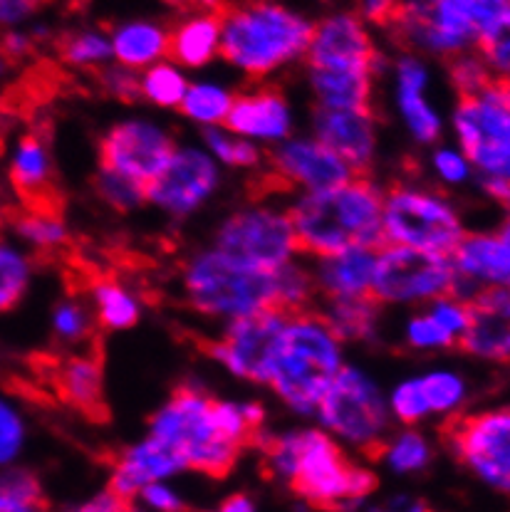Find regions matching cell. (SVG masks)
Masks as SVG:
<instances>
[{"label":"cell","mask_w":510,"mask_h":512,"mask_svg":"<svg viewBox=\"0 0 510 512\" xmlns=\"http://www.w3.org/2000/svg\"><path fill=\"white\" fill-rule=\"evenodd\" d=\"M263 421L260 404H228L194 386H179L154 414L149 436L166 443L186 468L226 478L243 448L263 441Z\"/></svg>","instance_id":"1"},{"label":"cell","mask_w":510,"mask_h":512,"mask_svg":"<svg viewBox=\"0 0 510 512\" xmlns=\"http://www.w3.org/2000/svg\"><path fill=\"white\" fill-rule=\"evenodd\" d=\"M263 448L265 470L273 478L320 510H350L362 503L377 485L369 470L355 466L325 431L307 428L283 436H270L258 443Z\"/></svg>","instance_id":"2"},{"label":"cell","mask_w":510,"mask_h":512,"mask_svg":"<svg viewBox=\"0 0 510 512\" xmlns=\"http://www.w3.org/2000/svg\"><path fill=\"white\" fill-rule=\"evenodd\" d=\"M382 196L362 176L327 191H307L288 213L298 250L315 258H330L355 248H384Z\"/></svg>","instance_id":"3"},{"label":"cell","mask_w":510,"mask_h":512,"mask_svg":"<svg viewBox=\"0 0 510 512\" xmlns=\"http://www.w3.org/2000/svg\"><path fill=\"white\" fill-rule=\"evenodd\" d=\"M221 55L253 80L268 77L280 67L305 57L312 23L278 0H248L223 5Z\"/></svg>","instance_id":"4"},{"label":"cell","mask_w":510,"mask_h":512,"mask_svg":"<svg viewBox=\"0 0 510 512\" xmlns=\"http://www.w3.org/2000/svg\"><path fill=\"white\" fill-rule=\"evenodd\" d=\"M342 367V339L320 312L307 310L285 322L268 386L298 414H315Z\"/></svg>","instance_id":"5"},{"label":"cell","mask_w":510,"mask_h":512,"mask_svg":"<svg viewBox=\"0 0 510 512\" xmlns=\"http://www.w3.org/2000/svg\"><path fill=\"white\" fill-rule=\"evenodd\" d=\"M189 305L208 317H241L275 310V270H258L228 258L221 250H204L184 268Z\"/></svg>","instance_id":"6"},{"label":"cell","mask_w":510,"mask_h":512,"mask_svg":"<svg viewBox=\"0 0 510 512\" xmlns=\"http://www.w3.org/2000/svg\"><path fill=\"white\" fill-rule=\"evenodd\" d=\"M382 233L387 245L451 255L466 235L456 208L439 193L394 186L382 196Z\"/></svg>","instance_id":"7"},{"label":"cell","mask_w":510,"mask_h":512,"mask_svg":"<svg viewBox=\"0 0 510 512\" xmlns=\"http://www.w3.org/2000/svg\"><path fill=\"white\" fill-rule=\"evenodd\" d=\"M322 426L364 456L379 458L389 428V406L379 386L355 367H342L340 374L317 404Z\"/></svg>","instance_id":"8"},{"label":"cell","mask_w":510,"mask_h":512,"mask_svg":"<svg viewBox=\"0 0 510 512\" xmlns=\"http://www.w3.org/2000/svg\"><path fill=\"white\" fill-rule=\"evenodd\" d=\"M456 134L463 159L483 176L510 174V92L508 80H493L478 94L461 97L456 107Z\"/></svg>","instance_id":"9"},{"label":"cell","mask_w":510,"mask_h":512,"mask_svg":"<svg viewBox=\"0 0 510 512\" xmlns=\"http://www.w3.org/2000/svg\"><path fill=\"white\" fill-rule=\"evenodd\" d=\"M456 270L449 255L384 245L377 250L372 297L379 305H409L454 297Z\"/></svg>","instance_id":"10"},{"label":"cell","mask_w":510,"mask_h":512,"mask_svg":"<svg viewBox=\"0 0 510 512\" xmlns=\"http://www.w3.org/2000/svg\"><path fill=\"white\" fill-rule=\"evenodd\" d=\"M216 250L258 270H278L298 253L288 213L273 208H248L226 218L216 235Z\"/></svg>","instance_id":"11"},{"label":"cell","mask_w":510,"mask_h":512,"mask_svg":"<svg viewBox=\"0 0 510 512\" xmlns=\"http://www.w3.org/2000/svg\"><path fill=\"white\" fill-rule=\"evenodd\" d=\"M444 438L456 458L496 490L510 488V411L493 409L451 419Z\"/></svg>","instance_id":"12"},{"label":"cell","mask_w":510,"mask_h":512,"mask_svg":"<svg viewBox=\"0 0 510 512\" xmlns=\"http://www.w3.org/2000/svg\"><path fill=\"white\" fill-rule=\"evenodd\" d=\"M288 317L285 312L265 310L233 320L216 342L206 344V349L231 374L255 381V384H268L270 364H273V354L278 349Z\"/></svg>","instance_id":"13"},{"label":"cell","mask_w":510,"mask_h":512,"mask_svg":"<svg viewBox=\"0 0 510 512\" xmlns=\"http://www.w3.org/2000/svg\"><path fill=\"white\" fill-rule=\"evenodd\" d=\"M169 132L149 119H127L109 129L100 144V169L147 186L174 154Z\"/></svg>","instance_id":"14"},{"label":"cell","mask_w":510,"mask_h":512,"mask_svg":"<svg viewBox=\"0 0 510 512\" xmlns=\"http://www.w3.org/2000/svg\"><path fill=\"white\" fill-rule=\"evenodd\" d=\"M305 60L310 70L332 72H369L374 75L382 65L374 50L364 20L350 13H337L312 25V38Z\"/></svg>","instance_id":"15"},{"label":"cell","mask_w":510,"mask_h":512,"mask_svg":"<svg viewBox=\"0 0 510 512\" xmlns=\"http://www.w3.org/2000/svg\"><path fill=\"white\" fill-rule=\"evenodd\" d=\"M218 188V166L206 151L179 149L161 174L147 184V201L171 216H189Z\"/></svg>","instance_id":"16"},{"label":"cell","mask_w":510,"mask_h":512,"mask_svg":"<svg viewBox=\"0 0 510 512\" xmlns=\"http://www.w3.org/2000/svg\"><path fill=\"white\" fill-rule=\"evenodd\" d=\"M270 174L285 188L327 191L355 179L350 166L317 139H290L270 151Z\"/></svg>","instance_id":"17"},{"label":"cell","mask_w":510,"mask_h":512,"mask_svg":"<svg viewBox=\"0 0 510 512\" xmlns=\"http://www.w3.org/2000/svg\"><path fill=\"white\" fill-rule=\"evenodd\" d=\"M456 300H471L483 287H508L510 275V233L508 226L493 233L463 235L456 245Z\"/></svg>","instance_id":"18"},{"label":"cell","mask_w":510,"mask_h":512,"mask_svg":"<svg viewBox=\"0 0 510 512\" xmlns=\"http://www.w3.org/2000/svg\"><path fill=\"white\" fill-rule=\"evenodd\" d=\"M10 184L23 201V211L62 216V193L57 188L48 144L40 134H25L18 141L10 161Z\"/></svg>","instance_id":"19"},{"label":"cell","mask_w":510,"mask_h":512,"mask_svg":"<svg viewBox=\"0 0 510 512\" xmlns=\"http://www.w3.org/2000/svg\"><path fill=\"white\" fill-rule=\"evenodd\" d=\"M468 325L459 337L463 352L491 362H508L510 300L508 287H483L466 300Z\"/></svg>","instance_id":"20"},{"label":"cell","mask_w":510,"mask_h":512,"mask_svg":"<svg viewBox=\"0 0 510 512\" xmlns=\"http://www.w3.org/2000/svg\"><path fill=\"white\" fill-rule=\"evenodd\" d=\"M315 134L317 141L335 151L355 176L372 169L374 154H377V122L372 112L317 109Z\"/></svg>","instance_id":"21"},{"label":"cell","mask_w":510,"mask_h":512,"mask_svg":"<svg viewBox=\"0 0 510 512\" xmlns=\"http://www.w3.org/2000/svg\"><path fill=\"white\" fill-rule=\"evenodd\" d=\"M181 470H186L184 461L166 443L149 436L137 446L127 448L117 458L112 480H109V490L117 493L119 498L134 500L142 488L152 483H164L166 478L181 473Z\"/></svg>","instance_id":"22"},{"label":"cell","mask_w":510,"mask_h":512,"mask_svg":"<svg viewBox=\"0 0 510 512\" xmlns=\"http://www.w3.org/2000/svg\"><path fill=\"white\" fill-rule=\"evenodd\" d=\"M223 124L241 139L285 141L293 129V114L283 94L275 87H265L253 94L233 97L231 112Z\"/></svg>","instance_id":"23"},{"label":"cell","mask_w":510,"mask_h":512,"mask_svg":"<svg viewBox=\"0 0 510 512\" xmlns=\"http://www.w3.org/2000/svg\"><path fill=\"white\" fill-rule=\"evenodd\" d=\"M50 381L67 406L82 411V414L95 421L107 416L102 389V359L97 349L92 354H82V357H70L52 364Z\"/></svg>","instance_id":"24"},{"label":"cell","mask_w":510,"mask_h":512,"mask_svg":"<svg viewBox=\"0 0 510 512\" xmlns=\"http://www.w3.org/2000/svg\"><path fill=\"white\" fill-rule=\"evenodd\" d=\"M377 250L355 248L345 253L317 258V270L312 273L315 290L330 300H355L372 295V275Z\"/></svg>","instance_id":"25"},{"label":"cell","mask_w":510,"mask_h":512,"mask_svg":"<svg viewBox=\"0 0 510 512\" xmlns=\"http://www.w3.org/2000/svg\"><path fill=\"white\" fill-rule=\"evenodd\" d=\"M221 50V15L218 13H194L181 20L169 33V55L179 65L196 70L204 67Z\"/></svg>","instance_id":"26"},{"label":"cell","mask_w":510,"mask_h":512,"mask_svg":"<svg viewBox=\"0 0 510 512\" xmlns=\"http://www.w3.org/2000/svg\"><path fill=\"white\" fill-rule=\"evenodd\" d=\"M109 43L112 57L127 70H147L169 55V33L149 20L119 25Z\"/></svg>","instance_id":"27"},{"label":"cell","mask_w":510,"mask_h":512,"mask_svg":"<svg viewBox=\"0 0 510 512\" xmlns=\"http://www.w3.org/2000/svg\"><path fill=\"white\" fill-rule=\"evenodd\" d=\"M372 77L369 72L310 70V85L320 109L372 112Z\"/></svg>","instance_id":"28"},{"label":"cell","mask_w":510,"mask_h":512,"mask_svg":"<svg viewBox=\"0 0 510 512\" xmlns=\"http://www.w3.org/2000/svg\"><path fill=\"white\" fill-rule=\"evenodd\" d=\"M87 287L95 297L97 315L107 329H129L139 322V300L122 285L107 275L92 273Z\"/></svg>","instance_id":"29"},{"label":"cell","mask_w":510,"mask_h":512,"mask_svg":"<svg viewBox=\"0 0 510 512\" xmlns=\"http://www.w3.org/2000/svg\"><path fill=\"white\" fill-rule=\"evenodd\" d=\"M327 325L335 329L337 337L364 342L372 339L379 325V302L372 295L355 297V300H330V307L320 312Z\"/></svg>","instance_id":"30"},{"label":"cell","mask_w":510,"mask_h":512,"mask_svg":"<svg viewBox=\"0 0 510 512\" xmlns=\"http://www.w3.org/2000/svg\"><path fill=\"white\" fill-rule=\"evenodd\" d=\"M231 104L233 94L226 87L213 85V82H199V85H189L179 109L194 122L206 124V127H218V124L226 122Z\"/></svg>","instance_id":"31"},{"label":"cell","mask_w":510,"mask_h":512,"mask_svg":"<svg viewBox=\"0 0 510 512\" xmlns=\"http://www.w3.org/2000/svg\"><path fill=\"white\" fill-rule=\"evenodd\" d=\"M15 231L23 235L38 253L62 255V250L70 248V235H67L62 216H45V213L23 211L13 218Z\"/></svg>","instance_id":"32"},{"label":"cell","mask_w":510,"mask_h":512,"mask_svg":"<svg viewBox=\"0 0 510 512\" xmlns=\"http://www.w3.org/2000/svg\"><path fill=\"white\" fill-rule=\"evenodd\" d=\"M421 401H424L426 414H451L466 399V381L459 374L451 372H431L416 376Z\"/></svg>","instance_id":"33"},{"label":"cell","mask_w":510,"mask_h":512,"mask_svg":"<svg viewBox=\"0 0 510 512\" xmlns=\"http://www.w3.org/2000/svg\"><path fill=\"white\" fill-rule=\"evenodd\" d=\"M139 90H142V97L149 99L156 107L179 109L181 99H184L186 90H189V82H186V77L174 65H169V62H156V65L147 67L144 75L139 77Z\"/></svg>","instance_id":"34"},{"label":"cell","mask_w":510,"mask_h":512,"mask_svg":"<svg viewBox=\"0 0 510 512\" xmlns=\"http://www.w3.org/2000/svg\"><path fill=\"white\" fill-rule=\"evenodd\" d=\"M57 52L62 60L72 67H102L112 60V43L109 35L97 33V30H80V33H70L60 38Z\"/></svg>","instance_id":"35"},{"label":"cell","mask_w":510,"mask_h":512,"mask_svg":"<svg viewBox=\"0 0 510 512\" xmlns=\"http://www.w3.org/2000/svg\"><path fill=\"white\" fill-rule=\"evenodd\" d=\"M30 260L20 250L0 243V312H8L23 300L30 282Z\"/></svg>","instance_id":"36"},{"label":"cell","mask_w":510,"mask_h":512,"mask_svg":"<svg viewBox=\"0 0 510 512\" xmlns=\"http://www.w3.org/2000/svg\"><path fill=\"white\" fill-rule=\"evenodd\" d=\"M382 458L397 473H419L429 466L431 446L421 433L404 431L389 443H384Z\"/></svg>","instance_id":"37"},{"label":"cell","mask_w":510,"mask_h":512,"mask_svg":"<svg viewBox=\"0 0 510 512\" xmlns=\"http://www.w3.org/2000/svg\"><path fill=\"white\" fill-rule=\"evenodd\" d=\"M397 102H399V109H402L404 122H407L409 132L414 134L416 141H421V144H431V141L439 139L441 119L439 114L431 109V104L426 102L424 92L397 90Z\"/></svg>","instance_id":"38"},{"label":"cell","mask_w":510,"mask_h":512,"mask_svg":"<svg viewBox=\"0 0 510 512\" xmlns=\"http://www.w3.org/2000/svg\"><path fill=\"white\" fill-rule=\"evenodd\" d=\"M204 141L213 156H218L223 164L236 166V169H251L260 161V151L255 149L251 141L223 132L218 127H208Z\"/></svg>","instance_id":"39"},{"label":"cell","mask_w":510,"mask_h":512,"mask_svg":"<svg viewBox=\"0 0 510 512\" xmlns=\"http://www.w3.org/2000/svg\"><path fill=\"white\" fill-rule=\"evenodd\" d=\"M97 193L114 211H132L147 201V186L107 169H100V174H97Z\"/></svg>","instance_id":"40"},{"label":"cell","mask_w":510,"mask_h":512,"mask_svg":"<svg viewBox=\"0 0 510 512\" xmlns=\"http://www.w3.org/2000/svg\"><path fill=\"white\" fill-rule=\"evenodd\" d=\"M449 75L461 97L478 94L483 87H488L496 80V77L491 75V70L486 67V62L481 60V55L468 50L461 52V55L449 57Z\"/></svg>","instance_id":"41"},{"label":"cell","mask_w":510,"mask_h":512,"mask_svg":"<svg viewBox=\"0 0 510 512\" xmlns=\"http://www.w3.org/2000/svg\"><path fill=\"white\" fill-rule=\"evenodd\" d=\"M52 327H55V334L62 339V342H70V344L87 342V339H92V332H95L85 305L75 300H65L55 307Z\"/></svg>","instance_id":"42"},{"label":"cell","mask_w":510,"mask_h":512,"mask_svg":"<svg viewBox=\"0 0 510 512\" xmlns=\"http://www.w3.org/2000/svg\"><path fill=\"white\" fill-rule=\"evenodd\" d=\"M25 441V426L18 411L0 399V468L10 466L18 458Z\"/></svg>","instance_id":"43"},{"label":"cell","mask_w":510,"mask_h":512,"mask_svg":"<svg viewBox=\"0 0 510 512\" xmlns=\"http://www.w3.org/2000/svg\"><path fill=\"white\" fill-rule=\"evenodd\" d=\"M389 414L397 416L399 421L407 423V426H414V423L429 419L424 409V401H421L419 384L416 379H407L392 391V399H389Z\"/></svg>","instance_id":"44"},{"label":"cell","mask_w":510,"mask_h":512,"mask_svg":"<svg viewBox=\"0 0 510 512\" xmlns=\"http://www.w3.org/2000/svg\"><path fill=\"white\" fill-rule=\"evenodd\" d=\"M426 312H429L431 320L444 329L454 342H459L463 329L468 325L466 302L456 300V297H439V300L431 302V307Z\"/></svg>","instance_id":"45"},{"label":"cell","mask_w":510,"mask_h":512,"mask_svg":"<svg viewBox=\"0 0 510 512\" xmlns=\"http://www.w3.org/2000/svg\"><path fill=\"white\" fill-rule=\"evenodd\" d=\"M407 342L414 349H444V347H454L456 344L444 329L431 320L429 312L411 317L407 325Z\"/></svg>","instance_id":"46"},{"label":"cell","mask_w":510,"mask_h":512,"mask_svg":"<svg viewBox=\"0 0 510 512\" xmlns=\"http://www.w3.org/2000/svg\"><path fill=\"white\" fill-rule=\"evenodd\" d=\"M100 85L104 92L112 94V97L119 99V102H137V99L142 97V90H139V75L122 65L102 70Z\"/></svg>","instance_id":"47"},{"label":"cell","mask_w":510,"mask_h":512,"mask_svg":"<svg viewBox=\"0 0 510 512\" xmlns=\"http://www.w3.org/2000/svg\"><path fill=\"white\" fill-rule=\"evenodd\" d=\"M0 490L23 500H45L38 478L33 473H28V470L20 468H5L0 473Z\"/></svg>","instance_id":"48"},{"label":"cell","mask_w":510,"mask_h":512,"mask_svg":"<svg viewBox=\"0 0 510 512\" xmlns=\"http://www.w3.org/2000/svg\"><path fill=\"white\" fill-rule=\"evenodd\" d=\"M139 498L144 500L147 508H152L156 512H186V503L181 500V495L174 493V490L164 483L147 485V488L139 490Z\"/></svg>","instance_id":"49"},{"label":"cell","mask_w":510,"mask_h":512,"mask_svg":"<svg viewBox=\"0 0 510 512\" xmlns=\"http://www.w3.org/2000/svg\"><path fill=\"white\" fill-rule=\"evenodd\" d=\"M434 166L449 184H461V181H466L468 174H471V166L463 159V154H456V151L449 149L436 151Z\"/></svg>","instance_id":"50"},{"label":"cell","mask_w":510,"mask_h":512,"mask_svg":"<svg viewBox=\"0 0 510 512\" xmlns=\"http://www.w3.org/2000/svg\"><path fill=\"white\" fill-rule=\"evenodd\" d=\"M50 0H0V25H18Z\"/></svg>","instance_id":"51"},{"label":"cell","mask_w":510,"mask_h":512,"mask_svg":"<svg viewBox=\"0 0 510 512\" xmlns=\"http://www.w3.org/2000/svg\"><path fill=\"white\" fill-rule=\"evenodd\" d=\"M132 500H124L119 498L117 493H112V490H104V493L95 495V498L85 500V503L75 505L72 510L67 512H129V508H132Z\"/></svg>","instance_id":"52"},{"label":"cell","mask_w":510,"mask_h":512,"mask_svg":"<svg viewBox=\"0 0 510 512\" xmlns=\"http://www.w3.org/2000/svg\"><path fill=\"white\" fill-rule=\"evenodd\" d=\"M33 52V40L23 33H5L0 35V55L5 57V62H18L23 57H28Z\"/></svg>","instance_id":"53"},{"label":"cell","mask_w":510,"mask_h":512,"mask_svg":"<svg viewBox=\"0 0 510 512\" xmlns=\"http://www.w3.org/2000/svg\"><path fill=\"white\" fill-rule=\"evenodd\" d=\"M399 3H402V0H359L364 18L379 25L392 23L394 15H397Z\"/></svg>","instance_id":"54"},{"label":"cell","mask_w":510,"mask_h":512,"mask_svg":"<svg viewBox=\"0 0 510 512\" xmlns=\"http://www.w3.org/2000/svg\"><path fill=\"white\" fill-rule=\"evenodd\" d=\"M0 512H48L45 500H23L0 490Z\"/></svg>","instance_id":"55"},{"label":"cell","mask_w":510,"mask_h":512,"mask_svg":"<svg viewBox=\"0 0 510 512\" xmlns=\"http://www.w3.org/2000/svg\"><path fill=\"white\" fill-rule=\"evenodd\" d=\"M377 512H429V508L421 500L399 495V498H392L387 505H382Z\"/></svg>","instance_id":"56"},{"label":"cell","mask_w":510,"mask_h":512,"mask_svg":"<svg viewBox=\"0 0 510 512\" xmlns=\"http://www.w3.org/2000/svg\"><path fill=\"white\" fill-rule=\"evenodd\" d=\"M483 188H486L496 201L501 198L503 206H508V179H503V176H483Z\"/></svg>","instance_id":"57"},{"label":"cell","mask_w":510,"mask_h":512,"mask_svg":"<svg viewBox=\"0 0 510 512\" xmlns=\"http://www.w3.org/2000/svg\"><path fill=\"white\" fill-rule=\"evenodd\" d=\"M218 512H255V505L248 495H231Z\"/></svg>","instance_id":"58"},{"label":"cell","mask_w":510,"mask_h":512,"mask_svg":"<svg viewBox=\"0 0 510 512\" xmlns=\"http://www.w3.org/2000/svg\"><path fill=\"white\" fill-rule=\"evenodd\" d=\"M184 8H196L201 13V10H206V13H218V10L223 8V0H179Z\"/></svg>","instance_id":"59"},{"label":"cell","mask_w":510,"mask_h":512,"mask_svg":"<svg viewBox=\"0 0 510 512\" xmlns=\"http://www.w3.org/2000/svg\"><path fill=\"white\" fill-rule=\"evenodd\" d=\"M3 70H5V57L0 55V75H3Z\"/></svg>","instance_id":"60"},{"label":"cell","mask_w":510,"mask_h":512,"mask_svg":"<svg viewBox=\"0 0 510 512\" xmlns=\"http://www.w3.org/2000/svg\"><path fill=\"white\" fill-rule=\"evenodd\" d=\"M129 512H142V510H137V508H134V505H132V508H129Z\"/></svg>","instance_id":"61"},{"label":"cell","mask_w":510,"mask_h":512,"mask_svg":"<svg viewBox=\"0 0 510 512\" xmlns=\"http://www.w3.org/2000/svg\"><path fill=\"white\" fill-rule=\"evenodd\" d=\"M213 512H218V510H213Z\"/></svg>","instance_id":"62"},{"label":"cell","mask_w":510,"mask_h":512,"mask_svg":"<svg viewBox=\"0 0 510 512\" xmlns=\"http://www.w3.org/2000/svg\"><path fill=\"white\" fill-rule=\"evenodd\" d=\"M0 221H3V218H0Z\"/></svg>","instance_id":"63"}]
</instances>
